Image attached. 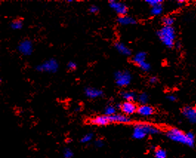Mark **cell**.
Returning <instances> with one entry per match:
<instances>
[{"label": "cell", "instance_id": "obj_1", "mask_svg": "<svg viewBox=\"0 0 196 158\" xmlns=\"http://www.w3.org/2000/svg\"><path fill=\"white\" fill-rule=\"evenodd\" d=\"M166 135L170 140L176 143L184 144L189 147H193L195 145V135L193 132L184 133L177 128H171L166 131Z\"/></svg>", "mask_w": 196, "mask_h": 158}, {"label": "cell", "instance_id": "obj_2", "mask_svg": "<svg viewBox=\"0 0 196 158\" xmlns=\"http://www.w3.org/2000/svg\"><path fill=\"white\" fill-rule=\"evenodd\" d=\"M160 132L159 128L153 125L148 123H138L134 126L133 131V137L136 140H142L147 135H153Z\"/></svg>", "mask_w": 196, "mask_h": 158}, {"label": "cell", "instance_id": "obj_3", "mask_svg": "<svg viewBox=\"0 0 196 158\" xmlns=\"http://www.w3.org/2000/svg\"><path fill=\"white\" fill-rule=\"evenodd\" d=\"M161 42L167 48H172L175 44V31L172 26H163L157 32Z\"/></svg>", "mask_w": 196, "mask_h": 158}, {"label": "cell", "instance_id": "obj_4", "mask_svg": "<svg viewBox=\"0 0 196 158\" xmlns=\"http://www.w3.org/2000/svg\"><path fill=\"white\" fill-rule=\"evenodd\" d=\"M115 83L119 87H125L130 85L132 80V76L130 72L125 71H117L115 73Z\"/></svg>", "mask_w": 196, "mask_h": 158}, {"label": "cell", "instance_id": "obj_5", "mask_svg": "<svg viewBox=\"0 0 196 158\" xmlns=\"http://www.w3.org/2000/svg\"><path fill=\"white\" fill-rule=\"evenodd\" d=\"M58 68V63L56 60L50 59L44 62L36 67V70L40 72H47V73H55Z\"/></svg>", "mask_w": 196, "mask_h": 158}, {"label": "cell", "instance_id": "obj_6", "mask_svg": "<svg viewBox=\"0 0 196 158\" xmlns=\"http://www.w3.org/2000/svg\"><path fill=\"white\" fill-rule=\"evenodd\" d=\"M109 5L112 9H113L118 14L121 16H125L127 13V7L124 3L120 2L111 0L109 2Z\"/></svg>", "mask_w": 196, "mask_h": 158}, {"label": "cell", "instance_id": "obj_7", "mask_svg": "<svg viewBox=\"0 0 196 158\" xmlns=\"http://www.w3.org/2000/svg\"><path fill=\"white\" fill-rule=\"evenodd\" d=\"M19 51L25 56H29L32 54L33 47L32 42L30 40H23L19 43L18 46Z\"/></svg>", "mask_w": 196, "mask_h": 158}, {"label": "cell", "instance_id": "obj_8", "mask_svg": "<svg viewBox=\"0 0 196 158\" xmlns=\"http://www.w3.org/2000/svg\"><path fill=\"white\" fill-rule=\"evenodd\" d=\"M182 114L191 123H196V109L195 107L185 106L182 109Z\"/></svg>", "mask_w": 196, "mask_h": 158}, {"label": "cell", "instance_id": "obj_9", "mask_svg": "<svg viewBox=\"0 0 196 158\" xmlns=\"http://www.w3.org/2000/svg\"><path fill=\"white\" fill-rule=\"evenodd\" d=\"M120 108L125 115L133 114L134 113L137 112V110H138V107L135 103L133 102H127V101L121 105Z\"/></svg>", "mask_w": 196, "mask_h": 158}, {"label": "cell", "instance_id": "obj_10", "mask_svg": "<svg viewBox=\"0 0 196 158\" xmlns=\"http://www.w3.org/2000/svg\"><path fill=\"white\" fill-rule=\"evenodd\" d=\"M109 120L110 122H116V123H130L131 120L130 117L125 114H115L114 115L109 117Z\"/></svg>", "mask_w": 196, "mask_h": 158}, {"label": "cell", "instance_id": "obj_11", "mask_svg": "<svg viewBox=\"0 0 196 158\" xmlns=\"http://www.w3.org/2000/svg\"><path fill=\"white\" fill-rule=\"evenodd\" d=\"M85 93L88 98L96 99L101 97L103 95V91L100 89H95V88H86Z\"/></svg>", "mask_w": 196, "mask_h": 158}, {"label": "cell", "instance_id": "obj_12", "mask_svg": "<svg viewBox=\"0 0 196 158\" xmlns=\"http://www.w3.org/2000/svg\"><path fill=\"white\" fill-rule=\"evenodd\" d=\"M154 108L148 105H142L138 108L137 113L141 116L149 117L154 114Z\"/></svg>", "mask_w": 196, "mask_h": 158}, {"label": "cell", "instance_id": "obj_13", "mask_svg": "<svg viewBox=\"0 0 196 158\" xmlns=\"http://www.w3.org/2000/svg\"><path fill=\"white\" fill-rule=\"evenodd\" d=\"M109 117L106 116V115H101V116L96 117L95 118L92 119L91 123L93 125H96V126H107V124L110 123Z\"/></svg>", "mask_w": 196, "mask_h": 158}, {"label": "cell", "instance_id": "obj_14", "mask_svg": "<svg viewBox=\"0 0 196 158\" xmlns=\"http://www.w3.org/2000/svg\"><path fill=\"white\" fill-rule=\"evenodd\" d=\"M118 22L121 25H131L136 24V20L134 18L128 16H121L118 19Z\"/></svg>", "mask_w": 196, "mask_h": 158}, {"label": "cell", "instance_id": "obj_15", "mask_svg": "<svg viewBox=\"0 0 196 158\" xmlns=\"http://www.w3.org/2000/svg\"><path fill=\"white\" fill-rule=\"evenodd\" d=\"M115 47L116 48V50L121 54H123L124 56H130L131 54V50L130 48H127L124 44L121 43V42H117V43H115Z\"/></svg>", "mask_w": 196, "mask_h": 158}, {"label": "cell", "instance_id": "obj_16", "mask_svg": "<svg viewBox=\"0 0 196 158\" xmlns=\"http://www.w3.org/2000/svg\"><path fill=\"white\" fill-rule=\"evenodd\" d=\"M146 56H147V54L145 52H142V51L138 52V53H137L136 55L133 56V61L137 65H138V64L141 63V62L146 61Z\"/></svg>", "mask_w": 196, "mask_h": 158}, {"label": "cell", "instance_id": "obj_17", "mask_svg": "<svg viewBox=\"0 0 196 158\" xmlns=\"http://www.w3.org/2000/svg\"><path fill=\"white\" fill-rule=\"evenodd\" d=\"M121 96L127 102H133L136 99V93L133 91H124L121 93Z\"/></svg>", "mask_w": 196, "mask_h": 158}, {"label": "cell", "instance_id": "obj_18", "mask_svg": "<svg viewBox=\"0 0 196 158\" xmlns=\"http://www.w3.org/2000/svg\"><path fill=\"white\" fill-rule=\"evenodd\" d=\"M162 12H163V6H162V4L156 5V6L154 7H152L150 11L151 14L152 16H158Z\"/></svg>", "mask_w": 196, "mask_h": 158}, {"label": "cell", "instance_id": "obj_19", "mask_svg": "<svg viewBox=\"0 0 196 158\" xmlns=\"http://www.w3.org/2000/svg\"><path fill=\"white\" fill-rule=\"evenodd\" d=\"M116 114V108L113 105H108L105 109V115L106 116H112Z\"/></svg>", "mask_w": 196, "mask_h": 158}, {"label": "cell", "instance_id": "obj_20", "mask_svg": "<svg viewBox=\"0 0 196 158\" xmlns=\"http://www.w3.org/2000/svg\"><path fill=\"white\" fill-rule=\"evenodd\" d=\"M166 156H167L166 151L163 149L158 148L155 151V157H156V158H166Z\"/></svg>", "mask_w": 196, "mask_h": 158}, {"label": "cell", "instance_id": "obj_21", "mask_svg": "<svg viewBox=\"0 0 196 158\" xmlns=\"http://www.w3.org/2000/svg\"><path fill=\"white\" fill-rule=\"evenodd\" d=\"M164 26H172L175 22V19L172 17H166L162 19Z\"/></svg>", "mask_w": 196, "mask_h": 158}, {"label": "cell", "instance_id": "obj_22", "mask_svg": "<svg viewBox=\"0 0 196 158\" xmlns=\"http://www.w3.org/2000/svg\"><path fill=\"white\" fill-rule=\"evenodd\" d=\"M22 21L20 20V19H16V20H14L11 23V28L14 29V30H19V29L22 28Z\"/></svg>", "mask_w": 196, "mask_h": 158}, {"label": "cell", "instance_id": "obj_23", "mask_svg": "<svg viewBox=\"0 0 196 158\" xmlns=\"http://www.w3.org/2000/svg\"><path fill=\"white\" fill-rule=\"evenodd\" d=\"M138 100L142 105H146V103L148 101V95L146 93H142L141 94L138 95Z\"/></svg>", "mask_w": 196, "mask_h": 158}, {"label": "cell", "instance_id": "obj_24", "mask_svg": "<svg viewBox=\"0 0 196 158\" xmlns=\"http://www.w3.org/2000/svg\"><path fill=\"white\" fill-rule=\"evenodd\" d=\"M138 66L141 68V69L143 71H145V72L149 71L151 68V66L150 65V63H148V62H146V61L141 62L140 64H138Z\"/></svg>", "mask_w": 196, "mask_h": 158}, {"label": "cell", "instance_id": "obj_25", "mask_svg": "<svg viewBox=\"0 0 196 158\" xmlns=\"http://www.w3.org/2000/svg\"><path fill=\"white\" fill-rule=\"evenodd\" d=\"M93 133H88L87 134H85V135L82 138L81 142L82 143H87L93 140Z\"/></svg>", "mask_w": 196, "mask_h": 158}, {"label": "cell", "instance_id": "obj_26", "mask_svg": "<svg viewBox=\"0 0 196 158\" xmlns=\"http://www.w3.org/2000/svg\"><path fill=\"white\" fill-rule=\"evenodd\" d=\"M146 2L147 3L148 5H150L151 7H154L156 6V5L162 4L163 1H161V0H147V1H146Z\"/></svg>", "mask_w": 196, "mask_h": 158}, {"label": "cell", "instance_id": "obj_27", "mask_svg": "<svg viewBox=\"0 0 196 158\" xmlns=\"http://www.w3.org/2000/svg\"><path fill=\"white\" fill-rule=\"evenodd\" d=\"M73 156V152L70 149H64V158H72Z\"/></svg>", "mask_w": 196, "mask_h": 158}, {"label": "cell", "instance_id": "obj_28", "mask_svg": "<svg viewBox=\"0 0 196 158\" xmlns=\"http://www.w3.org/2000/svg\"><path fill=\"white\" fill-rule=\"evenodd\" d=\"M76 67H77V65H76V64L74 62H68V69H70V70H75L76 68Z\"/></svg>", "mask_w": 196, "mask_h": 158}, {"label": "cell", "instance_id": "obj_29", "mask_svg": "<svg viewBox=\"0 0 196 158\" xmlns=\"http://www.w3.org/2000/svg\"><path fill=\"white\" fill-rule=\"evenodd\" d=\"M95 146H96L97 148H101L104 146V142L102 140H96L95 142Z\"/></svg>", "mask_w": 196, "mask_h": 158}, {"label": "cell", "instance_id": "obj_30", "mask_svg": "<svg viewBox=\"0 0 196 158\" xmlns=\"http://www.w3.org/2000/svg\"><path fill=\"white\" fill-rule=\"evenodd\" d=\"M90 12L91 13H97L98 11H99V7H98L97 6H96V5H92V6L90 7V9H89Z\"/></svg>", "mask_w": 196, "mask_h": 158}, {"label": "cell", "instance_id": "obj_31", "mask_svg": "<svg viewBox=\"0 0 196 158\" xmlns=\"http://www.w3.org/2000/svg\"><path fill=\"white\" fill-rule=\"evenodd\" d=\"M166 99H167L169 101H170V102H175V101H176V99H177L176 97L173 94L168 95V96L166 97Z\"/></svg>", "mask_w": 196, "mask_h": 158}, {"label": "cell", "instance_id": "obj_32", "mask_svg": "<svg viewBox=\"0 0 196 158\" xmlns=\"http://www.w3.org/2000/svg\"><path fill=\"white\" fill-rule=\"evenodd\" d=\"M150 83L151 84H154V83H156L157 82H158V79H157V77H152L150 78Z\"/></svg>", "mask_w": 196, "mask_h": 158}, {"label": "cell", "instance_id": "obj_33", "mask_svg": "<svg viewBox=\"0 0 196 158\" xmlns=\"http://www.w3.org/2000/svg\"><path fill=\"white\" fill-rule=\"evenodd\" d=\"M184 3H185V2L182 1V0H180V1L178 2V5H180V6H182V5H184Z\"/></svg>", "mask_w": 196, "mask_h": 158}, {"label": "cell", "instance_id": "obj_34", "mask_svg": "<svg viewBox=\"0 0 196 158\" xmlns=\"http://www.w3.org/2000/svg\"><path fill=\"white\" fill-rule=\"evenodd\" d=\"M175 45H176V46H177V48H180V44L178 43H178H176Z\"/></svg>", "mask_w": 196, "mask_h": 158}]
</instances>
